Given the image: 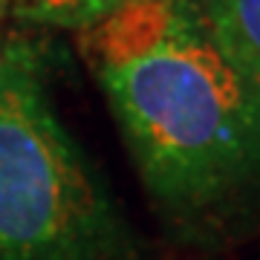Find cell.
Segmentation results:
<instances>
[{"label": "cell", "instance_id": "obj_1", "mask_svg": "<svg viewBox=\"0 0 260 260\" xmlns=\"http://www.w3.org/2000/svg\"><path fill=\"white\" fill-rule=\"evenodd\" d=\"M81 49L162 208L217 220L260 194V95L220 52L203 0H127Z\"/></svg>", "mask_w": 260, "mask_h": 260}, {"label": "cell", "instance_id": "obj_2", "mask_svg": "<svg viewBox=\"0 0 260 260\" xmlns=\"http://www.w3.org/2000/svg\"><path fill=\"white\" fill-rule=\"evenodd\" d=\"M0 260H127L110 197L58 119L26 41L0 52Z\"/></svg>", "mask_w": 260, "mask_h": 260}, {"label": "cell", "instance_id": "obj_3", "mask_svg": "<svg viewBox=\"0 0 260 260\" xmlns=\"http://www.w3.org/2000/svg\"><path fill=\"white\" fill-rule=\"evenodd\" d=\"M203 9L225 61L260 95V0H203Z\"/></svg>", "mask_w": 260, "mask_h": 260}, {"label": "cell", "instance_id": "obj_4", "mask_svg": "<svg viewBox=\"0 0 260 260\" xmlns=\"http://www.w3.org/2000/svg\"><path fill=\"white\" fill-rule=\"evenodd\" d=\"M127 0H3V9L18 20L52 29H90Z\"/></svg>", "mask_w": 260, "mask_h": 260}, {"label": "cell", "instance_id": "obj_5", "mask_svg": "<svg viewBox=\"0 0 260 260\" xmlns=\"http://www.w3.org/2000/svg\"><path fill=\"white\" fill-rule=\"evenodd\" d=\"M3 12L6 9H3V0H0V15H3ZM0 52H3V38H0Z\"/></svg>", "mask_w": 260, "mask_h": 260}]
</instances>
